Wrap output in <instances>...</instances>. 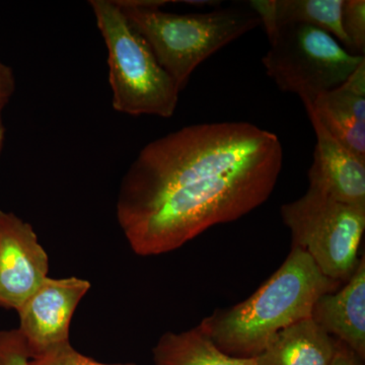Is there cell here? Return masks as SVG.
Returning <instances> with one entry per match:
<instances>
[{
  "instance_id": "cell-20",
  "label": "cell",
  "mask_w": 365,
  "mask_h": 365,
  "mask_svg": "<svg viewBox=\"0 0 365 365\" xmlns=\"http://www.w3.org/2000/svg\"><path fill=\"white\" fill-rule=\"evenodd\" d=\"M4 126L2 122L1 111H0V153H1L2 148H4Z\"/></svg>"
},
{
  "instance_id": "cell-11",
  "label": "cell",
  "mask_w": 365,
  "mask_h": 365,
  "mask_svg": "<svg viewBox=\"0 0 365 365\" xmlns=\"http://www.w3.org/2000/svg\"><path fill=\"white\" fill-rule=\"evenodd\" d=\"M311 318L327 333L344 343L360 359L365 357V258L345 287L322 295L312 309Z\"/></svg>"
},
{
  "instance_id": "cell-13",
  "label": "cell",
  "mask_w": 365,
  "mask_h": 365,
  "mask_svg": "<svg viewBox=\"0 0 365 365\" xmlns=\"http://www.w3.org/2000/svg\"><path fill=\"white\" fill-rule=\"evenodd\" d=\"M344 0H253L249 6L258 14L269 35L288 25L316 26L332 35L348 52L349 41L342 29Z\"/></svg>"
},
{
  "instance_id": "cell-5",
  "label": "cell",
  "mask_w": 365,
  "mask_h": 365,
  "mask_svg": "<svg viewBox=\"0 0 365 365\" xmlns=\"http://www.w3.org/2000/svg\"><path fill=\"white\" fill-rule=\"evenodd\" d=\"M267 36L270 49L262 59L266 73L302 103L342 85L365 60L316 26H282Z\"/></svg>"
},
{
  "instance_id": "cell-19",
  "label": "cell",
  "mask_w": 365,
  "mask_h": 365,
  "mask_svg": "<svg viewBox=\"0 0 365 365\" xmlns=\"http://www.w3.org/2000/svg\"><path fill=\"white\" fill-rule=\"evenodd\" d=\"M364 359L353 352L348 346L338 340L337 351L330 365H364Z\"/></svg>"
},
{
  "instance_id": "cell-7",
  "label": "cell",
  "mask_w": 365,
  "mask_h": 365,
  "mask_svg": "<svg viewBox=\"0 0 365 365\" xmlns=\"http://www.w3.org/2000/svg\"><path fill=\"white\" fill-rule=\"evenodd\" d=\"M91 283L78 277H47L16 311L20 331L32 359L51 348L69 342V327L79 302Z\"/></svg>"
},
{
  "instance_id": "cell-2",
  "label": "cell",
  "mask_w": 365,
  "mask_h": 365,
  "mask_svg": "<svg viewBox=\"0 0 365 365\" xmlns=\"http://www.w3.org/2000/svg\"><path fill=\"white\" fill-rule=\"evenodd\" d=\"M342 283L327 277L309 254L292 247L281 267L241 304L217 309L201 322L218 349L255 359L283 329L311 318L317 300Z\"/></svg>"
},
{
  "instance_id": "cell-16",
  "label": "cell",
  "mask_w": 365,
  "mask_h": 365,
  "mask_svg": "<svg viewBox=\"0 0 365 365\" xmlns=\"http://www.w3.org/2000/svg\"><path fill=\"white\" fill-rule=\"evenodd\" d=\"M30 349L19 329L0 331V365H31Z\"/></svg>"
},
{
  "instance_id": "cell-14",
  "label": "cell",
  "mask_w": 365,
  "mask_h": 365,
  "mask_svg": "<svg viewBox=\"0 0 365 365\" xmlns=\"http://www.w3.org/2000/svg\"><path fill=\"white\" fill-rule=\"evenodd\" d=\"M153 352L155 365H256L255 359L230 356L218 349L200 324L184 332L165 333Z\"/></svg>"
},
{
  "instance_id": "cell-12",
  "label": "cell",
  "mask_w": 365,
  "mask_h": 365,
  "mask_svg": "<svg viewBox=\"0 0 365 365\" xmlns=\"http://www.w3.org/2000/svg\"><path fill=\"white\" fill-rule=\"evenodd\" d=\"M337 347L338 339L307 318L276 334L255 359L256 365H330Z\"/></svg>"
},
{
  "instance_id": "cell-18",
  "label": "cell",
  "mask_w": 365,
  "mask_h": 365,
  "mask_svg": "<svg viewBox=\"0 0 365 365\" xmlns=\"http://www.w3.org/2000/svg\"><path fill=\"white\" fill-rule=\"evenodd\" d=\"M16 83L13 71L6 64L0 61V111L9 103L13 96Z\"/></svg>"
},
{
  "instance_id": "cell-10",
  "label": "cell",
  "mask_w": 365,
  "mask_h": 365,
  "mask_svg": "<svg viewBox=\"0 0 365 365\" xmlns=\"http://www.w3.org/2000/svg\"><path fill=\"white\" fill-rule=\"evenodd\" d=\"M304 106L334 138L365 160V60L342 85Z\"/></svg>"
},
{
  "instance_id": "cell-4",
  "label": "cell",
  "mask_w": 365,
  "mask_h": 365,
  "mask_svg": "<svg viewBox=\"0 0 365 365\" xmlns=\"http://www.w3.org/2000/svg\"><path fill=\"white\" fill-rule=\"evenodd\" d=\"M90 6L107 47L115 111L131 116L172 117L181 91L143 36L115 0H91Z\"/></svg>"
},
{
  "instance_id": "cell-9",
  "label": "cell",
  "mask_w": 365,
  "mask_h": 365,
  "mask_svg": "<svg viewBox=\"0 0 365 365\" xmlns=\"http://www.w3.org/2000/svg\"><path fill=\"white\" fill-rule=\"evenodd\" d=\"M317 137L314 160L309 168V188L334 200L365 208V160L346 148L307 111Z\"/></svg>"
},
{
  "instance_id": "cell-15",
  "label": "cell",
  "mask_w": 365,
  "mask_h": 365,
  "mask_svg": "<svg viewBox=\"0 0 365 365\" xmlns=\"http://www.w3.org/2000/svg\"><path fill=\"white\" fill-rule=\"evenodd\" d=\"M342 29L349 41L352 54L364 56L365 53V1L344 0L342 7Z\"/></svg>"
},
{
  "instance_id": "cell-1",
  "label": "cell",
  "mask_w": 365,
  "mask_h": 365,
  "mask_svg": "<svg viewBox=\"0 0 365 365\" xmlns=\"http://www.w3.org/2000/svg\"><path fill=\"white\" fill-rule=\"evenodd\" d=\"M280 139L248 122L189 125L155 139L124 175L117 220L134 253L175 251L272 195Z\"/></svg>"
},
{
  "instance_id": "cell-8",
  "label": "cell",
  "mask_w": 365,
  "mask_h": 365,
  "mask_svg": "<svg viewBox=\"0 0 365 365\" xmlns=\"http://www.w3.org/2000/svg\"><path fill=\"white\" fill-rule=\"evenodd\" d=\"M49 260L30 223L0 210V306L18 309L48 277Z\"/></svg>"
},
{
  "instance_id": "cell-17",
  "label": "cell",
  "mask_w": 365,
  "mask_h": 365,
  "mask_svg": "<svg viewBox=\"0 0 365 365\" xmlns=\"http://www.w3.org/2000/svg\"><path fill=\"white\" fill-rule=\"evenodd\" d=\"M31 365H135L128 364H106L102 362L86 357L76 351L71 342L51 348L42 354L36 355L30 360Z\"/></svg>"
},
{
  "instance_id": "cell-6",
  "label": "cell",
  "mask_w": 365,
  "mask_h": 365,
  "mask_svg": "<svg viewBox=\"0 0 365 365\" xmlns=\"http://www.w3.org/2000/svg\"><path fill=\"white\" fill-rule=\"evenodd\" d=\"M280 215L292 232V247L307 252L324 275L341 283L351 278L359 262L365 208L309 187L304 196L283 204Z\"/></svg>"
},
{
  "instance_id": "cell-3",
  "label": "cell",
  "mask_w": 365,
  "mask_h": 365,
  "mask_svg": "<svg viewBox=\"0 0 365 365\" xmlns=\"http://www.w3.org/2000/svg\"><path fill=\"white\" fill-rule=\"evenodd\" d=\"M115 1L180 91L203 61L261 25L249 4L178 14L165 13L160 7L136 6L132 0Z\"/></svg>"
}]
</instances>
